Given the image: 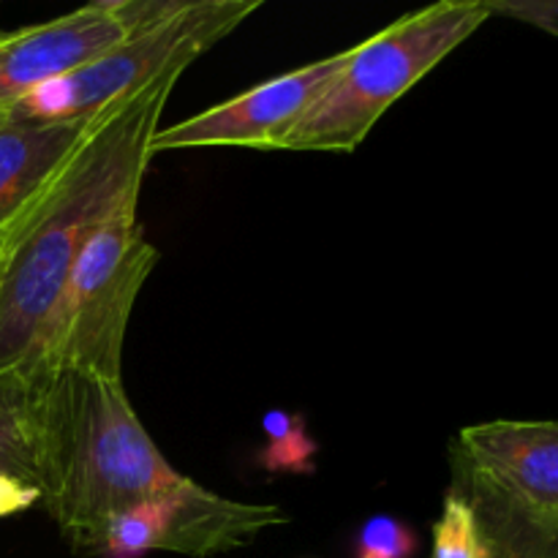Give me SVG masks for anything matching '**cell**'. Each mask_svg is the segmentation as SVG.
<instances>
[{
  "label": "cell",
  "mask_w": 558,
  "mask_h": 558,
  "mask_svg": "<svg viewBox=\"0 0 558 558\" xmlns=\"http://www.w3.org/2000/svg\"><path fill=\"white\" fill-rule=\"evenodd\" d=\"M183 71L172 65L101 109L0 270V376L41 381L49 374L71 267L93 229L140 202L150 142Z\"/></svg>",
  "instance_id": "6da1fadb"
},
{
  "label": "cell",
  "mask_w": 558,
  "mask_h": 558,
  "mask_svg": "<svg viewBox=\"0 0 558 558\" xmlns=\"http://www.w3.org/2000/svg\"><path fill=\"white\" fill-rule=\"evenodd\" d=\"M347 63V52L330 54L316 63L300 65L248 93L216 104L205 112L185 118L169 129H158L150 153L185 150V147H254L278 150L294 125L311 112L322 93L330 87Z\"/></svg>",
  "instance_id": "ba28073f"
},
{
  "label": "cell",
  "mask_w": 558,
  "mask_h": 558,
  "mask_svg": "<svg viewBox=\"0 0 558 558\" xmlns=\"http://www.w3.org/2000/svg\"><path fill=\"white\" fill-rule=\"evenodd\" d=\"M98 114L65 123L0 125V270Z\"/></svg>",
  "instance_id": "30bf717a"
},
{
  "label": "cell",
  "mask_w": 558,
  "mask_h": 558,
  "mask_svg": "<svg viewBox=\"0 0 558 558\" xmlns=\"http://www.w3.org/2000/svg\"><path fill=\"white\" fill-rule=\"evenodd\" d=\"M174 0H96L38 25L0 31V123L27 93L82 69Z\"/></svg>",
  "instance_id": "52a82bcc"
},
{
  "label": "cell",
  "mask_w": 558,
  "mask_h": 558,
  "mask_svg": "<svg viewBox=\"0 0 558 558\" xmlns=\"http://www.w3.org/2000/svg\"><path fill=\"white\" fill-rule=\"evenodd\" d=\"M456 456L523 512L558 526V423L472 425L458 434Z\"/></svg>",
  "instance_id": "9c48e42d"
},
{
  "label": "cell",
  "mask_w": 558,
  "mask_h": 558,
  "mask_svg": "<svg viewBox=\"0 0 558 558\" xmlns=\"http://www.w3.org/2000/svg\"><path fill=\"white\" fill-rule=\"evenodd\" d=\"M0 474L36 485V381L22 376H0Z\"/></svg>",
  "instance_id": "7c38bea8"
},
{
  "label": "cell",
  "mask_w": 558,
  "mask_h": 558,
  "mask_svg": "<svg viewBox=\"0 0 558 558\" xmlns=\"http://www.w3.org/2000/svg\"><path fill=\"white\" fill-rule=\"evenodd\" d=\"M156 265L158 251L136 221V207L93 229L65 281L49 374L74 368L123 381L131 311Z\"/></svg>",
  "instance_id": "5b68a950"
},
{
  "label": "cell",
  "mask_w": 558,
  "mask_h": 558,
  "mask_svg": "<svg viewBox=\"0 0 558 558\" xmlns=\"http://www.w3.org/2000/svg\"><path fill=\"white\" fill-rule=\"evenodd\" d=\"M189 480L140 423L123 381L74 368L36 381V485L74 554L98 556L114 518Z\"/></svg>",
  "instance_id": "7a4b0ae2"
},
{
  "label": "cell",
  "mask_w": 558,
  "mask_h": 558,
  "mask_svg": "<svg viewBox=\"0 0 558 558\" xmlns=\"http://www.w3.org/2000/svg\"><path fill=\"white\" fill-rule=\"evenodd\" d=\"M430 558H480V534L472 505L461 490L447 494L441 518L434 526V556Z\"/></svg>",
  "instance_id": "5bb4252c"
},
{
  "label": "cell",
  "mask_w": 558,
  "mask_h": 558,
  "mask_svg": "<svg viewBox=\"0 0 558 558\" xmlns=\"http://www.w3.org/2000/svg\"><path fill=\"white\" fill-rule=\"evenodd\" d=\"M417 534L398 518L376 515L360 529L357 558H412Z\"/></svg>",
  "instance_id": "9a60e30c"
},
{
  "label": "cell",
  "mask_w": 558,
  "mask_h": 558,
  "mask_svg": "<svg viewBox=\"0 0 558 558\" xmlns=\"http://www.w3.org/2000/svg\"><path fill=\"white\" fill-rule=\"evenodd\" d=\"M267 445L259 452V466L267 472L289 474H314L316 441L308 436L303 414L270 409L262 420Z\"/></svg>",
  "instance_id": "4fadbf2b"
},
{
  "label": "cell",
  "mask_w": 558,
  "mask_h": 558,
  "mask_svg": "<svg viewBox=\"0 0 558 558\" xmlns=\"http://www.w3.org/2000/svg\"><path fill=\"white\" fill-rule=\"evenodd\" d=\"M452 488L466 496L477 521L480 558H558V526L512 505L463 458H452Z\"/></svg>",
  "instance_id": "8fae6325"
},
{
  "label": "cell",
  "mask_w": 558,
  "mask_h": 558,
  "mask_svg": "<svg viewBox=\"0 0 558 558\" xmlns=\"http://www.w3.org/2000/svg\"><path fill=\"white\" fill-rule=\"evenodd\" d=\"M488 20L485 0H441L347 49L343 69L278 150L352 153L403 93Z\"/></svg>",
  "instance_id": "3957f363"
},
{
  "label": "cell",
  "mask_w": 558,
  "mask_h": 558,
  "mask_svg": "<svg viewBox=\"0 0 558 558\" xmlns=\"http://www.w3.org/2000/svg\"><path fill=\"white\" fill-rule=\"evenodd\" d=\"M490 16H510L558 38V0H485Z\"/></svg>",
  "instance_id": "2e32d148"
},
{
  "label": "cell",
  "mask_w": 558,
  "mask_h": 558,
  "mask_svg": "<svg viewBox=\"0 0 558 558\" xmlns=\"http://www.w3.org/2000/svg\"><path fill=\"white\" fill-rule=\"evenodd\" d=\"M36 505H41V490L36 485L0 474V518H11Z\"/></svg>",
  "instance_id": "e0dca14e"
},
{
  "label": "cell",
  "mask_w": 558,
  "mask_h": 558,
  "mask_svg": "<svg viewBox=\"0 0 558 558\" xmlns=\"http://www.w3.org/2000/svg\"><path fill=\"white\" fill-rule=\"evenodd\" d=\"M259 5V0H174L169 11L136 27L90 63L27 93L9 109L3 123H65L93 118L172 65L189 69Z\"/></svg>",
  "instance_id": "277c9868"
},
{
  "label": "cell",
  "mask_w": 558,
  "mask_h": 558,
  "mask_svg": "<svg viewBox=\"0 0 558 558\" xmlns=\"http://www.w3.org/2000/svg\"><path fill=\"white\" fill-rule=\"evenodd\" d=\"M287 523L276 505H245L213 494L196 480L180 490L136 505L109 523L98 558H145L153 550L218 556L243 548L267 529Z\"/></svg>",
  "instance_id": "8992f818"
}]
</instances>
